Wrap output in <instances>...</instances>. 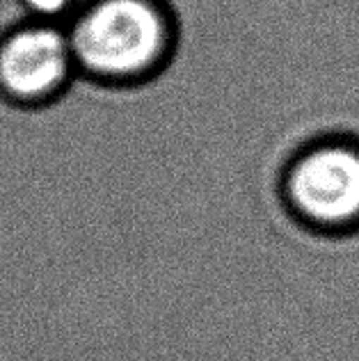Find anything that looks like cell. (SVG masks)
Listing matches in <instances>:
<instances>
[{"instance_id": "obj_2", "label": "cell", "mask_w": 359, "mask_h": 361, "mask_svg": "<svg viewBox=\"0 0 359 361\" xmlns=\"http://www.w3.org/2000/svg\"><path fill=\"white\" fill-rule=\"evenodd\" d=\"M279 199L311 233H359V137L332 133L293 151L279 174Z\"/></svg>"}, {"instance_id": "obj_3", "label": "cell", "mask_w": 359, "mask_h": 361, "mask_svg": "<svg viewBox=\"0 0 359 361\" xmlns=\"http://www.w3.org/2000/svg\"><path fill=\"white\" fill-rule=\"evenodd\" d=\"M80 80L67 27L23 18L0 32V101L18 110L58 103Z\"/></svg>"}, {"instance_id": "obj_1", "label": "cell", "mask_w": 359, "mask_h": 361, "mask_svg": "<svg viewBox=\"0 0 359 361\" xmlns=\"http://www.w3.org/2000/svg\"><path fill=\"white\" fill-rule=\"evenodd\" d=\"M80 80L133 90L167 71L178 51V18L167 0H80L67 23Z\"/></svg>"}, {"instance_id": "obj_4", "label": "cell", "mask_w": 359, "mask_h": 361, "mask_svg": "<svg viewBox=\"0 0 359 361\" xmlns=\"http://www.w3.org/2000/svg\"><path fill=\"white\" fill-rule=\"evenodd\" d=\"M25 18L44 23H67L80 0H16Z\"/></svg>"}]
</instances>
